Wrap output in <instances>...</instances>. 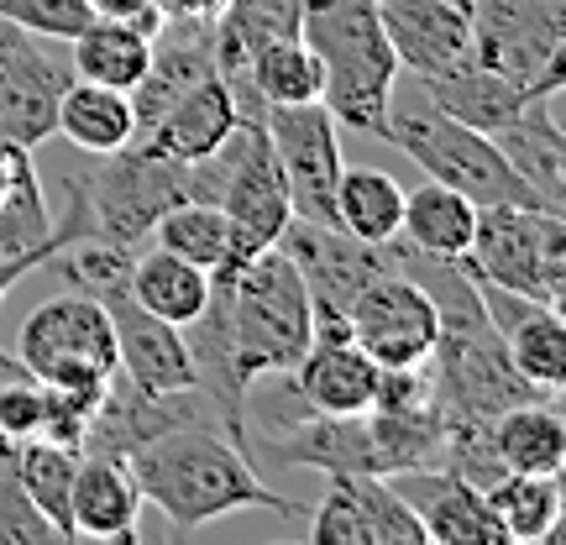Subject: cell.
Returning <instances> with one entry per match:
<instances>
[{
  "mask_svg": "<svg viewBox=\"0 0 566 545\" xmlns=\"http://www.w3.org/2000/svg\"><path fill=\"white\" fill-rule=\"evenodd\" d=\"M126 462H132L142 504L158 509L179 541H189L195 530L216 525V520L242 514V509H268L289 525H304V509L258 478L252 451H242L231 436L210 430V425L163 430L153 441H142Z\"/></svg>",
  "mask_w": 566,
  "mask_h": 545,
  "instance_id": "6da1fadb",
  "label": "cell"
},
{
  "mask_svg": "<svg viewBox=\"0 0 566 545\" xmlns=\"http://www.w3.org/2000/svg\"><path fill=\"white\" fill-rule=\"evenodd\" d=\"M216 304L226 321L231 373L247 394L263 378H283L315 342V304L283 247H268L247 258L237 273H221Z\"/></svg>",
  "mask_w": 566,
  "mask_h": 545,
  "instance_id": "7a4b0ae2",
  "label": "cell"
},
{
  "mask_svg": "<svg viewBox=\"0 0 566 545\" xmlns=\"http://www.w3.org/2000/svg\"><path fill=\"white\" fill-rule=\"evenodd\" d=\"M300 42L321 59V105L342 132L388 142V101L399 84V59L384 38L378 0H304Z\"/></svg>",
  "mask_w": 566,
  "mask_h": 545,
  "instance_id": "3957f363",
  "label": "cell"
},
{
  "mask_svg": "<svg viewBox=\"0 0 566 545\" xmlns=\"http://www.w3.org/2000/svg\"><path fill=\"white\" fill-rule=\"evenodd\" d=\"M388 147H399L415 168H424V179L457 189L472 205H530V210H551L509 168L499 142L488 137V132H472V126L451 122L446 111H436L415 80L394 84V101H388Z\"/></svg>",
  "mask_w": 566,
  "mask_h": 545,
  "instance_id": "277c9868",
  "label": "cell"
},
{
  "mask_svg": "<svg viewBox=\"0 0 566 545\" xmlns=\"http://www.w3.org/2000/svg\"><path fill=\"white\" fill-rule=\"evenodd\" d=\"M472 283H493L525 300L556 304L566 300V221L562 210L530 205H478V226L462 263Z\"/></svg>",
  "mask_w": 566,
  "mask_h": 545,
  "instance_id": "5b68a950",
  "label": "cell"
},
{
  "mask_svg": "<svg viewBox=\"0 0 566 545\" xmlns=\"http://www.w3.org/2000/svg\"><path fill=\"white\" fill-rule=\"evenodd\" d=\"M472 59L514 90L562 95L566 80V0H467Z\"/></svg>",
  "mask_w": 566,
  "mask_h": 545,
  "instance_id": "8992f818",
  "label": "cell"
},
{
  "mask_svg": "<svg viewBox=\"0 0 566 545\" xmlns=\"http://www.w3.org/2000/svg\"><path fill=\"white\" fill-rule=\"evenodd\" d=\"M221 205L226 226H231V273L258 258L268 247H279L283 226L294 221V205L283 189L279 158L268 147V132L258 116H242V126L226 137L221 147Z\"/></svg>",
  "mask_w": 566,
  "mask_h": 545,
  "instance_id": "52a82bcc",
  "label": "cell"
},
{
  "mask_svg": "<svg viewBox=\"0 0 566 545\" xmlns=\"http://www.w3.org/2000/svg\"><path fill=\"white\" fill-rule=\"evenodd\" d=\"M258 122L268 132V147L279 158L283 189L300 221L336 226L331 205H336V179H342V126L331 122L321 101L310 105H263Z\"/></svg>",
  "mask_w": 566,
  "mask_h": 545,
  "instance_id": "ba28073f",
  "label": "cell"
},
{
  "mask_svg": "<svg viewBox=\"0 0 566 545\" xmlns=\"http://www.w3.org/2000/svg\"><path fill=\"white\" fill-rule=\"evenodd\" d=\"M399 242V237H394ZM384 242H357L346 237L342 226H321V221H294L283 226L279 247L289 252V263L300 268L304 289H310V304H315V321H346L352 300L363 294L373 279H384L399 268V247Z\"/></svg>",
  "mask_w": 566,
  "mask_h": 545,
  "instance_id": "9c48e42d",
  "label": "cell"
},
{
  "mask_svg": "<svg viewBox=\"0 0 566 545\" xmlns=\"http://www.w3.org/2000/svg\"><path fill=\"white\" fill-rule=\"evenodd\" d=\"M69 80L74 74L63 53H53V42L0 21V142L27 147V153L53 142L59 95Z\"/></svg>",
  "mask_w": 566,
  "mask_h": 545,
  "instance_id": "30bf717a",
  "label": "cell"
},
{
  "mask_svg": "<svg viewBox=\"0 0 566 545\" xmlns=\"http://www.w3.org/2000/svg\"><path fill=\"white\" fill-rule=\"evenodd\" d=\"M346 331L384 373L388 367H424L430 346L441 336V315H436V300L424 294V283H415L405 268H394L352 300Z\"/></svg>",
  "mask_w": 566,
  "mask_h": 545,
  "instance_id": "8fae6325",
  "label": "cell"
},
{
  "mask_svg": "<svg viewBox=\"0 0 566 545\" xmlns=\"http://www.w3.org/2000/svg\"><path fill=\"white\" fill-rule=\"evenodd\" d=\"M363 415H367V436H373L384 478L441 467L446 420L436 409L424 367H388V373H378V394H373V405Z\"/></svg>",
  "mask_w": 566,
  "mask_h": 545,
  "instance_id": "7c38bea8",
  "label": "cell"
},
{
  "mask_svg": "<svg viewBox=\"0 0 566 545\" xmlns=\"http://www.w3.org/2000/svg\"><path fill=\"white\" fill-rule=\"evenodd\" d=\"M378 373L384 367L352 342L346 321H315V342L300 363L289 367V409L283 420H304V415H363L378 394Z\"/></svg>",
  "mask_w": 566,
  "mask_h": 545,
  "instance_id": "4fadbf2b",
  "label": "cell"
},
{
  "mask_svg": "<svg viewBox=\"0 0 566 545\" xmlns=\"http://www.w3.org/2000/svg\"><path fill=\"white\" fill-rule=\"evenodd\" d=\"M388 483L415 509V520H420L430 545H514L504 520L488 504L483 488L467 483L462 472H451V467L399 472V478H388Z\"/></svg>",
  "mask_w": 566,
  "mask_h": 545,
  "instance_id": "5bb4252c",
  "label": "cell"
},
{
  "mask_svg": "<svg viewBox=\"0 0 566 545\" xmlns=\"http://www.w3.org/2000/svg\"><path fill=\"white\" fill-rule=\"evenodd\" d=\"M378 21L409 80H430L472 59L467 0H378Z\"/></svg>",
  "mask_w": 566,
  "mask_h": 545,
  "instance_id": "9a60e30c",
  "label": "cell"
},
{
  "mask_svg": "<svg viewBox=\"0 0 566 545\" xmlns=\"http://www.w3.org/2000/svg\"><path fill=\"white\" fill-rule=\"evenodd\" d=\"M258 451L279 467H310L325 478H384L367 436V415H304L283 430L252 436V457Z\"/></svg>",
  "mask_w": 566,
  "mask_h": 545,
  "instance_id": "2e32d148",
  "label": "cell"
},
{
  "mask_svg": "<svg viewBox=\"0 0 566 545\" xmlns=\"http://www.w3.org/2000/svg\"><path fill=\"white\" fill-rule=\"evenodd\" d=\"M478 294H483V310H488V321H493V331H499V342H504L514 373L556 399L566 384L562 310L541 300H525V294H509V289H493V283H478Z\"/></svg>",
  "mask_w": 566,
  "mask_h": 545,
  "instance_id": "e0dca14e",
  "label": "cell"
},
{
  "mask_svg": "<svg viewBox=\"0 0 566 545\" xmlns=\"http://www.w3.org/2000/svg\"><path fill=\"white\" fill-rule=\"evenodd\" d=\"M105 310H111V331H116V373L126 384L147 388V394L195 388V363H189V342H184L179 325L147 315L126 294L111 300Z\"/></svg>",
  "mask_w": 566,
  "mask_h": 545,
  "instance_id": "ac0fdd59",
  "label": "cell"
},
{
  "mask_svg": "<svg viewBox=\"0 0 566 545\" xmlns=\"http://www.w3.org/2000/svg\"><path fill=\"white\" fill-rule=\"evenodd\" d=\"M142 493L132 478L126 457L111 451H80L74 467V493H69V530L80 541H137V520H142Z\"/></svg>",
  "mask_w": 566,
  "mask_h": 545,
  "instance_id": "d6986e66",
  "label": "cell"
},
{
  "mask_svg": "<svg viewBox=\"0 0 566 545\" xmlns=\"http://www.w3.org/2000/svg\"><path fill=\"white\" fill-rule=\"evenodd\" d=\"M237 126H242V105H237L231 80L226 74H205L195 90H184L179 101L163 111V122L137 147H153L158 158L174 163H205L221 153Z\"/></svg>",
  "mask_w": 566,
  "mask_h": 545,
  "instance_id": "ffe728a7",
  "label": "cell"
},
{
  "mask_svg": "<svg viewBox=\"0 0 566 545\" xmlns=\"http://www.w3.org/2000/svg\"><path fill=\"white\" fill-rule=\"evenodd\" d=\"M499 153L509 158V168L551 205H566V137H562V116H556V95H535L525 101V111L509 126L493 132Z\"/></svg>",
  "mask_w": 566,
  "mask_h": 545,
  "instance_id": "44dd1931",
  "label": "cell"
},
{
  "mask_svg": "<svg viewBox=\"0 0 566 545\" xmlns=\"http://www.w3.org/2000/svg\"><path fill=\"white\" fill-rule=\"evenodd\" d=\"M231 90H237L242 116H258L263 105H310L321 101L325 69L300 38H283L258 48L242 63V74H231Z\"/></svg>",
  "mask_w": 566,
  "mask_h": 545,
  "instance_id": "7402d4cb",
  "label": "cell"
},
{
  "mask_svg": "<svg viewBox=\"0 0 566 545\" xmlns=\"http://www.w3.org/2000/svg\"><path fill=\"white\" fill-rule=\"evenodd\" d=\"M424 90V101L436 105V111H446L451 122L472 126V132H499V126H509L520 111H525V90H514L509 80H499L493 69H483L478 59L457 63V69H446V74H430V80H415Z\"/></svg>",
  "mask_w": 566,
  "mask_h": 545,
  "instance_id": "603a6c76",
  "label": "cell"
},
{
  "mask_svg": "<svg viewBox=\"0 0 566 545\" xmlns=\"http://www.w3.org/2000/svg\"><path fill=\"white\" fill-rule=\"evenodd\" d=\"M488 451L504 472H535V478H562L566 467V420L551 399L504 409L488 425Z\"/></svg>",
  "mask_w": 566,
  "mask_h": 545,
  "instance_id": "cb8c5ba5",
  "label": "cell"
},
{
  "mask_svg": "<svg viewBox=\"0 0 566 545\" xmlns=\"http://www.w3.org/2000/svg\"><path fill=\"white\" fill-rule=\"evenodd\" d=\"M210 289L216 279L205 273V268L184 263L174 252H163V247H137V258H132V279H126V300L142 304L147 315H158L168 325H189L200 315L205 304H210Z\"/></svg>",
  "mask_w": 566,
  "mask_h": 545,
  "instance_id": "d4e9b609",
  "label": "cell"
},
{
  "mask_svg": "<svg viewBox=\"0 0 566 545\" xmlns=\"http://www.w3.org/2000/svg\"><path fill=\"white\" fill-rule=\"evenodd\" d=\"M53 137H63L74 153H122L137 137L132 122V95L126 90H105L90 80H69L59 95V126Z\"/></svg>",
  "mask_w": 566,
  "mask_h": 545,
  "instance_id": "484cf974",
  "label": "cell"
},
{
  "mask_svg": "<svg viewBox=\"0 0 566 545\" xmlns=\"http://www.w3.org/2000/svg\"><path fill=\"white\" fill-rule=\"evenodd\" d=\"M472 226H478V205L446 189V184L424 179L420 189H405V216H399V237L424 258H441V263H462L467 242H472Z\"/></svg>",
  "mask_w": 566,
  "mask_h": 545,
  "instance_id": "4316f807",
  "label": "cell"
},
{
  "mask_svg": "<svg viewBox=\"0 0 566 545\" xmlns=\"http://www.w3.org/2000/svg\"><path fill=\"white\" fill-rule=\"evenodd\" d=\"M300 6L304 0H226L210 17V53L226 80L242 74V63L268 42L300 38Z\"/></svg>",
  "mask_w": 566,
  "mask_h": 545,
  "instance_id": "83f0119b",
  "label": "cell"
},
{
  "mask_svg": "<svg viewBox=\"0 0 566 545\" xmlns=\"http://www.w3.org/2000/svg\"><path fill=\"white\" fill-rule=\"evenodd\" d=\"M153 63V38H142L132 27H116V21L90 17L84 32L69 38V74L90 84H105V90H137L142 74Z\"/></svg>",
  "mask_w": 566,
  "mask_h": 545,
  "instance_id": "f1b7e54d",
  "label": "cell"
},
{
  "mask_svg": "<svg viewBox=\"0 0 566 545\" xmlns=\"http://www.w3.org/2000/svg\"><path fill=\"white\" fill-rule=\"evenodd\" d=\"M331 216L346 237L357 242L384 247L399 237V216H405V189L394 174L384 168H367V163H346L342 179H336V205Z\"/></svg>",
  "mask_w": 566,
  "mask_h": 545,
  "instance_id": "f546056e",
  "label": "cell"
},
{
  "mask_svg": "<svg viewBox=\"0 0 566 545\" xmlns=\"http://www.w3.org/2000/svg\"><path fill=\"white\" fill-rule=\"evenodd\" d=\"M21 252L53 258V205L38 158L27 147H11V179L0 195V258H21Z\"/></svg>",
  "mask_w": 566,
  "mask_h": 545,
  "instance_id": "4dcf8cb0",
  "label": "cell"
},
{
  "mask_svg": "<svg viewBox=\"0 0 566 545\" xmlns=\"http://www.w3.org/2000/svg\"><path fill=\"white\" fill-rule=\"evenodd\" d=\"M147 242L163 247V252H174V258H184V263L205 268L210 279L231 273V226H226V216H221V205L216 200L168 205Z\"/></svg>",
  "mask_w": 566,
  "mask_h": 545,
  "instance_id": "1f68e13d",
  "label": "cell"
},
{
  "mask_svg": "<svg viewBox=\"0 0 566 545\" xmlns=\"http://www.w3.org/2000/svg\"><path fill=\"white\" fill-rule=\"evenodd\" d=\"M493 514L504 520L509 541L535 545L562 530V478H535V472H504L483 488Z\"/></svg>",
  "mask_w": 566,
  "mask_h": 545,
  "instance_id": "d6a6232c",
  "label": "cell"
},
{
  "mask_svg": "<svg viewBox=\"0 0 566 545\" xmlns=\"http://www.w3.org/2000/svg\"><path fill=\"white\" fill-rule=\"evenodd\" d=\"M74 467H80V451L74 446H59V441H21L17 446V483L32 504L63 530H69V493H74Z\"/></svg>",
  "mask_w": 566,
  "mask_h": 545,
  "instance_id": "836d02e7",
  "label": "cell"
},
{
  "mask_svg": "<svg viewBox=\"0 0 566 545\" xmlns=\"http://www.w3.org/2000/svg\"><path fill=\"white\" fill-rule=\"evenodd\" d=\"M367 483L373 478H325V499L315 509H304L310 545H378Z\"/></svg>",
  "mask_w": 566,
  "mask_h": 545,
  "instance_id": "e575fe53",
  "label": "cell"
},
{
  "mask_svg": "<svg viewBox=\"0 0 566 545\" xmlns=\"http://www.w3.org/2000/svg\"><path fill=\"white\" fill-rule=\"evenodd\" d=\"M132 247H111V242H69L59 247L53 258L42 268H53L63 279V289H74V294H90V300H122L126 294V279H132Z\"/></svg>",
  "mask_w": 566,
  "mask_h": 545,
  "instance_id": "d590c367",
  "label": "cell"
},
{
  "mask_svg": "<svg viewBox=\"0 0 566 545\" xmlns=\"http://www.w3.org/2000/svg\"><path fill=\"white\" fill-rule=\"evenodd\" d=\"M42 430H48V388L21 363H11L0 373V436L21 446L38 441Z\"/></svg>",
  "mask_w": 566,
  "mask_h": 545,
  "instance_id": "8d00e7d4",
  "label": "cell"
},
{
  "mask_svg": "<svg viewBox=\"0 0 566 545\" xmlns=\"http://www.w3.org/2000/svg\"><path fill=\"white\" fill-rule=\"evenodd\" d=\"M0 21L48 42H69L90 27V0H0Z\"/></svg>",
  "mask_w": 566,
  "mask_h": 545,
  "instance_id": "74e56055",
  "label": "cell"
},
{
  "mask_svg": "<svg viewBox=\"0 0 566 545\" xmlns=\"http://www.w3.org/2000/svg\"><path fill=\"white\" fill-rule=\"evenodd\" d=\"M90 17L101 21H116V27H132L142 38H158L168 17H163L158 0H90Z\"/></svg>",
  "mask_w": 566,
  "mask_h": 545,
  "instance_id": "f35d334b",
  "label": "cell"
},
{
  "mask_svg": "<svg viewBox=\"0 0 566 545\" xmlns=\"http://www.w3.org/2000/svg\"><path fill=\"white\" fill-rule=\"evenodd\" d=\"M42 263H48V252H21V258H0V304H6V294H11V289L27 279V273H38ZM11 363H17V357H11V352H0V373H6Z\"/></svg>",
  "mask_w": 566,
  "mask_h": 545,
  "instance_id": "ab89813d",
  "label": "cell"
},
{
  "mask_svg": "<svg viewBox=\"0 0 566 545\" xmlns=\"http://www.w3.org/2000/svg\"><path fill=\"white\" fill-rule=\"evenodd\" d=\"M158 6L168 21H210L226 0H158Z\"/></svg>",
  "mask_w": 566,
  "mask_h": 545,
  "instance_id": "60d3db41",
  "label": "cell"
},
{
  "mask_svg": "<svg viewBox=\"0 0 566 545\" xmlns=\"http://www.w3.org/2000/svg\"><path fill=\"white\" fill-rule=\"evenodd\" d=\"M6 179H11V142H0V195H6Z\"/></svg>",
  "mask_w": 566,
  "mask_h": 545,
  "instance_id": "b9f144b4",
  "label": "cell"
},
{
  "mask_svg": "<svg viewBox=\"0 0 566 545\" xmlns=\"http://www.w3.org/2000/svg\"><path fill=\"white\" fill-rule=\"evenodd\" d=\"M268 545H300V541H268Z\"/></svg>",
  "mask_w": 566,
  "mask_h": 545,
  "instance_id": "7bdbcfd3",
  "label": "cell"
}]
</instances>
